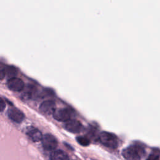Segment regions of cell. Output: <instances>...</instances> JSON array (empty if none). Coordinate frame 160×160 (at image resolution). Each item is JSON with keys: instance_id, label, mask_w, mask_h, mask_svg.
Returning a JSON list of instances; mask_svg holds the SVG:
<instances>
[{"instance_id": "cell-1", "label": "cell", "mask_w": 160, "mask_h": 160, "mask_svg": "<svg viewBox=\"0 0 160 160\" xmlns=\"http://www.w3.org/2000/svg\"><path fill=\"white\" fill-rule=\"evenodd\" d=\"M122 154L126 160H141L144 154V149L139 145H131L124 149Z\"/></svg>"}, {"instance_id": "cell-2", "label": "cell", "mask_w": 160, "mask_h": 160, "mask_svg": "<svg viewBox=\"0 0 160 160\" xmlns=\"http://www.w3.org/2000/svg\"><path fill=\"white\" fill-rule=\"evenodd\" d=\"M99 140L105 146L110 148H116L118 145V139L112 133L102 131L99 134Z\"/></svg>"}, {"instance_id": "cell-3", "label": "cell", "mask_w": 160, "mask_h": 160, "mask_svg": "<svg viewBox=\"0 0 160 160\" xmlns=\"http://www.w3.org/2000/svg\"><path fill=\"white\" fill-rule=\"evenodd\" d=\"M52 115L56 120L66 122L71 119L72 112L69 109L64 108L56 109Z\"/></svg>"}, {"instance_id": "cell-4", "label": "cell", "mask_w": 160, "mask_h": 160, "mask_svg": "<svg viewBox=\"0 0 160 160\" xmlns=\"http://www.w3.org/2000/svg\"><path fill=\"white\" fill-rule=\"evenodd\" d=\"M43 148L48 151L54 150L58 146L56 138L51 134H46L43 136L41 140Z\"/></svg>"}, {"instance_id": "cell-5", "label": "cell", "mask_w": 160, "mask_h": 160, "mask_svg": "<svg viewBox=\"0 0 160 160\" xmlns=\"http://www.w3.org/2000/svg\"><path fill=\"white\" fill-rule=\"evenodd\" d=\"M6 84L8 88L13 91H21L24 88V83L23 81L17 77L8 79L7 80Z\"/></svg>"}, {"instance_id": "cell-6", "label": "cell", "mask_w": 160, "mask_h": 160, "mask_svg": "<svg viewBox=\"0 0 160 160\" xmlns=\"http://www.w3.org/2000/svg\"><path fill=\"white\" fill-rule=\"evenodd\" d=\"M7 113L9 118L17 123L21 122L24 119V113L16 108H12L9 109Z\"/></svg>"}, {"instance_id": "cell-7", "label": "cell", "mask_w": 160, "mask_h": 160, "mask_svg": "<svg viewBox=\"0 0 160 160\" xmlns=\"http://www.w3.org/2000/svg\"><path fill=\"white\" fill-rule=\"evenodd\" d=\"M82 124L78 120L71 119L64 124V128L69 132L72 133L80 132L82 129Z\"/></svg>"}, {"instance_id": "cell-8", "label": "cell", "mask_w": 160, "mask_h": 160, "mask_svg": "<svg viewBox=\"0 0 160 160\" xmlns=\"http://www.w3.org/2000/svg\"><path fill=\"white\" fill-rule=\"evenodd\" d=\"M39 109L44 114H53L56 110V103L52 100L44 101L40 104Z\"/></svg>"}, {"instance_id": "cell-9", "label": "cell", "mask_w": 160, "mask_h": 160, "mask_svg": "<svg viewBox=\"0 0 160 160\" xmlns=\"http://www.w3.org/2000/svg\"><path fill=\"white\" fill-rule=\"evenodd\" d=\"M18 73L17 69L13 66H6L4 68H2L0 71L1 79H2L5 76L8 79L16 77Z\"/></svg>"}, {"instance_id": "cell-10", "label": "cell", "mask_w": 160, "mask_h": 160, "mask_svg": "<svg viewBox=\"0 0 160 160\" xmlns=\"http://www.w3.org/2000/svg\"><path fill=\"white\" fill-rule=\"evenodd\" d=\"M26 134L29 138L34 142H38L41 141L43 137L41 132L34 127H29L27 129Z\"/></svg>"}, {"instance_id": "cell-11", "label": "cell", "mask_w": 160, "mask_h": 160, "mask_svg": "<svg viewBox=\"0 0 160 160\" xmlns=\"http://www.w3.org/2000/svg\"><path fill=\"white\" fill-rule=\"evenodd\" d=\"M51 160H69L68 155L62 150H55L51 154Z\"/></svg>"}, {"instance_id": "cell-12", "label": "cell", "mask_w": 160, "mask_h": 160, "mask_svg": "<svg viewBox=\"0 0 160 160\" xmlns=\"http://www.w3.org/2000/svg\"><path fill=\"white\" fill-rule=\"evenodd\" d=\"M77 141L82 146H88L89 143V141L88 138L84 136H79L77 138Z\"/></svg>"}, {"instance_id": "cell-13", "label": "cell", "mask_w": 160, "mask_h": 160, "mask_svg": "<svg viewBox=\"0 0 160 160\" xmlns=\"http://www.w3.org/2000/svg\"><path fill=\"white\" fill-rule=\"evenodd\" d=\"M146 160H159V155L157 152L151 153Z\"/></svg>"}, {"instance_id": "cell-14", "label": "cell", "mask_w": 160, "mask_h": 160, "mask_svg": "<svg viewBox=\"0 0 160 160\" xmlns=\"http://www.w3.org/2000/svg\"><path fill=\"white\" fill-rule=\"evenodd\" d=\"M6 107V104H5V102L3 100V99L1 98V99H0V110L1 111H3V110Z\"/></svg>"}]
</instances>
